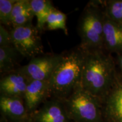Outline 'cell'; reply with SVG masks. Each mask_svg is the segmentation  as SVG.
Wrapping results in <instances>:
<instances>
[{"label": "cell", "instance_id": "cell-9", "mask_svg": "<svg viewBox=\"0 0 122 122\" xmlns=\"http://www.w3.org/2000/svg\"><path fill=\"white\" fill-rule=\"evenodd\" d=\"M1 117L9 122H24L30 118L23 98L0 96Z\"/></svg>", "mask_w": 122, "mask_h": 122}, {"label": "cell", "instance_id": "cell-1", "mask_svg": "<svg viewBox=\"0 0 122 122\" xmlns=\"http://www.w3.org/2000/svg\"><path fill=\"white\" fill-rule=\"evenodd\" d=\"M116 60L105 49L86 50L80 86L102 102L115 83Z\"/></svg>", "mask_w": 122, "mask_h": 122}, {"label": "cell", "instance_id": "cell-6", "mask_svg": "<svg viewBox=\"0 0 122 122\" xmlns=\"http://www.w3.org/2000/svg\"><path fill=\"white\" fill-rule=\"evenodd\" d=\"M60 54H42L30 59L27 65L18 68L30 80L49 81L63 58Z\"/></svg>", "mask_w": 122, "mask_h": 122}, {"label": "cell", "instance_id": "cell-4", "mask_svg": "<svg viewBox=\"0 0 122 122\" xmlns=\"http://www.w3.org/2000/svg\"><path fill=\"white\" fill-rule=\"evenodd\" d=\"M62 102L72 122H105L102 102L80 85Z\"/></svg>", "mask_w": 122, "mask_h": 122}, {"label": "cell", "instance_id": "cell-8", "mask_svg": "<svg viewBox=\"0 0 122 122\" xmlns=\"http://www.w3.org/2000/svg\"><path fill=\"white\" fill-rule=\"evenodd\" d=\"M33 122H71L62 101L50 98L30 115Z\"/></svg>", "mask_w": 122, "mask_h": 122}, {"label": "cell", "instance_id": "cell-5", "mask_svg": "<svg viewBox=\"0 0 122 122\" xmlns=\"http://www.w3.org/2000/svg\"><path fill=\"white\" fill-rule=\"evenodd\" d=\"M12 45L23 58L31 59L44 54L40 32L32 23L10 30Z\"/></svg>", "mask_w": 122, "mask_h": 122}, {"label": "cell", "instance_id": "cell-17", "mask_svg": "<svg viewBox=\"0 0 122 122\" xmlns=\"http://www.w3.org/2000/svg\"><path fill=\"white\" fill-rule=\"evenodd\" d=\"M105 14L111 20L122 25V0L103 1Z\"/></svg>", "mask_w": 122, "mask_h": 122}, {"label": "cell", "instance_id": "cell-14", "mask_svg": "<svg viewBox=\"0 0 122 122\" xmlns=\"http://www.w3.org/2000/svg\"><path fill=\"white\" fill-rule=\"evenodd\" d=\"M22 57L13 45L0 46V73L1 75L18 69Z\"/></svg>", "mask_w": 122, "mask_h": 122}, {"label": "cell", "instance_id": "cell-21", "mask_svg": "<svg viewBox=\"0 0 122 122\" xmlns=\"http://www.w3.org/2000/svg\"><path fill=\"white\" fill-rule=\"evenodd\" d=\"M0 122H9L7 120H6L5 119H4L2 117H1V119H0Z\"/></svg>", "mask_w": 122, "mask_h": 122}, {"label": "cell", "instance_id": "cell-22", "mask_svg": "<svg viewBox=\"0 0 122 122\" xmlns=\"http://www.w3.org/2000/svg\"><path fill=\"white\" fill-rule=\"evenodd\" d=\"M33 122L32 121L31 119H30H30H29L28 120H26V121H25V122Z\"/></svg>", "mask_w": 122, "mask_h": 122}, {"label": "cell", "instance_id": "cell-20", "mask_svg": "<svg viewBox=\"0 0 122 122\" xmlns=\"http://www.w3.org/2000/svg\"><path fill=\"white\" fill-rule=\"evenodd\" d=\"M117 57L116 63H117V65L118 66L119 69V72L122 75V55L118 56Z\"/></svg>", "mask_w": 122, "mask_h": 122}, {"label": "cell", "instance_id": "cell-23", "mask_svg": "<svg viewBox=\"0 0 122 122\" xmlns=\"http://www.w3.org/2000/svg\"></svg>", "mask_w": 122, "mask_h": 122}, {"label": "cell", "instance_id": "cell-18", "mask_svg": "<svg viewBox=\"0 0 122 122\" xmlns=\"http://www.w3.org/2000/svg\"><path fill=\"white\" fill-rule=\"evenodd\" d=\"M16 1L0 0V23L1 25L11 27L12 12Z\"/></svg>", "mask_w": 122, "mask_h": 122}, {"label": "cell", "instance_id": "cell-2", "mask_svg": "<svg viewBox=\"0 0 122 122\" xmlns=\"http://www.w3.org/2000/svg\"><path fill=\"white\" fill-rule=\"evenodd\" d=\"M86 50L80 46L63 53V58L49 80L50 98L63 101L80 85Z\"/></svg>", "mask_w": 122, "mask_h": 122}, {"label": "cell", "instance_id": "cell-7", "mask_svg": "<svg viewBox=\"0 0 122 122\" xmlns=\"http://www.w3.org/2000/svg\"><path fill=\"white\" fill-rule=\"evenodd\" d=\"M105 122H122V75L119 72L113 86L102 101Z\"/></svg>", "mask_w": 122, "mask_h": 122}, {"label": "cell", "instance_id": "cell-10", "mask_svg": "<svg viewBox=\"0 0 122 122\" xmlns=\"http://www.w3.org/2000/svg\"><path fill=\"white\" fill-rule=\"evenodd\" d=\"M50 98L48 81L30 80L29 82L23 100L30 115Z\"/></svg>", "mask_w": 122, "mask_h": 122}, {"label": "cell", "instance_id": "cell-16", "mask_svg": "<svg viewBox=\"0 0 122 122\" xmlns=\"http://www.w3.org/2000/svg\"><path fill=\"white\" fill-rule=\"evenodd\" d=\"M66 22V15L63 12L54 8L47 19L46 28L50 30H62L66 35H67Z\"/></svg>", "mask_w": 122, "mask_h": 122}, {"label": "cell", "instance_id": "cell-19", "mask_svg": "<svg viewBox=\"0 0 122 122\" xmlns=\"http://www.w3.org/2000/svg\"><path fill=\"white\" fill-rule=\"evenodd\" d=\"M12 45L11 35L10 30L3 25H0V46H6Z\"/></svg>", "mask_w": 122, "mask_h": 122}, {"label": "cell", "instance_id": "cell-15", "mask_svg": "<svg viewBox=\"0 0 122 122\" xmlns=\"http://www.w3.org/2000/svg\"><path fill=\"white\" fill-rule=\"evenodd\" d=\"M34 16L36 18V27L42 33L46 28V21L50 13L54 8L49 0H30Z\"/></svg>", "mask_w": 122, "mask_h": 122}, {"label": "cell", "instance_id": "cell-3", "mask_svg": "<svg viewBox=\"0 0 122 122\" xmlns=\"http://www.w3.org/2000/svg\"><path fill=\"white\" fill-rule=\"evenodd\" d=\"M104 15L103 1H90L85 6L77 25L81 39L79 46L83 49H104Z\"/></svg>", "mask_w": 122, "mask_h": 122}, {"label": "cell", "instance_id": "cell-12", "mask_svg": "<svg viewBox=\"0 0 122 122\" xmlns=\"http://www.w3.org/2000/svg\"><path fill=\"white\" fill-rule=\"evenodd\" d=\"M105 13V12H104ZM103 48L110 54L122 55V25L104 15L103 20Z\"/></svg>", "mask_w": 122, "mask_h": 122}, {"label": "cell", "instance_id": "cell-11", "mask_svg": "<svg viewBox=\"0 0 122 122\" xmlns=\"http://www.w3.org/2000/svg\"><path fill=\"white\" fill-rule=\"evenodd\" d=\"M30 81L18 68L2 75L0 79V94L2 96L23 98Z\"/></svg>", "mask_w": 122, "mask_h": 122}, {"label": "cell", "instance_id": "cell-13", "mask_svg": "<svg viewBox=\"0 0 122 122\" xmlns=\"http://www.w3.org/2000/svg\"><path fill=\"white\" fill-rule=\"evenodd\" d=\"M30 0H16L11 16V28L32 23L34 18Z\"/></svg>", "mask_w": 122, "mask_h": 122}]
</instances>
